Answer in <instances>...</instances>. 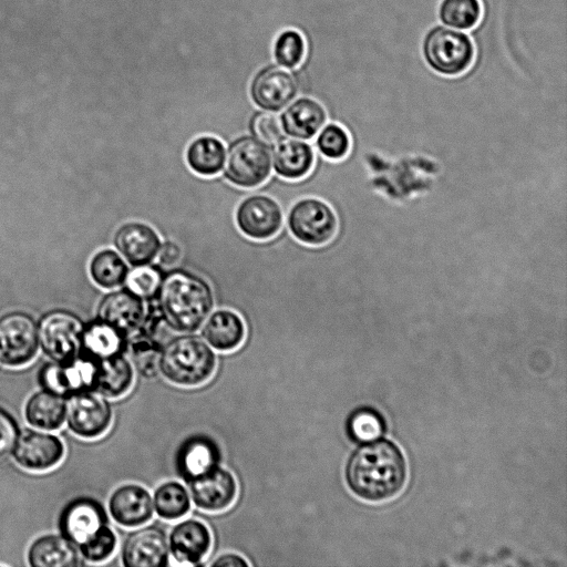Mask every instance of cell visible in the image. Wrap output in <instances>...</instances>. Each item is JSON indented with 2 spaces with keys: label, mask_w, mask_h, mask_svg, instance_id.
I'll return each mask as SVG.
<instances>
[{
  "label": "cell",
  "mask_w": 567,
  "mask_h": 567,
  "mask_svg": "<svg viewBox=\"0 0 567 567\" xmlns=\"http://www.w3.org/2000/svg\"><path fill=\"white\" fill-rule=\"evenodd\" d=\"M156 309L173 331L192 333L198 330L214 307V295L200 276L184 269L163 275L156 295Z\"/></svg>",
  "instance_id": "cell-1"
},
{
  "label": "cell",
  "mask_w": 567,
  "mask_h": 567,
  "mask_svg": "<svg viewBox=\"0 0 567 567\" xmlns=\"http://www.w3.org/2000/svg\"><path fill=\"white\" fill-rule=\"evenodd\" d=\"M406 467L401 451L380 441L358 450L349 461L347 480L354 493L369 501L396 495L405 483Z\"/></svg>",
  "instance_id": "cell-2"
},
{
  "label": "cell",
  "mask_w": 567,
  "mask_h": 567,
  "mask_svg": "<svg viewBox=\"0 0 567 567\" xmlns=\"http://www.w3.org/2000/svg\"><path fill=\"white\" fill-rule=\"evenodd\" d=\"M217 367L214 349L200 337L183 333L166 341L161 350L158 372L179 386L208 381Z\"/></svg>",
  "instance_id": "cell-3"
},
{
  "label": "cell",
  "mask_w": 567,
  "mask_h": 567,
  "mask_svg": "<svg viewBox=\"0 0 567 567\" xmlns=\"http://www.w3.org/2000/svg\"><path fill=\"white\" fill-rule=\"evenodd\" d=\"M425 63L443 76H457L466 72L475 58V47L470 35L462 30L434 25L422 41Z\"/></svg>",
  "instance_id": "cell-4"
},
{
  "label": "cell",
  "mask_w": 567,
  "mask_h": 567,
  "mask_svg": "<svg viewBox=\"0 0 567 567\" xmlns=\"http://www.w3.org/2000/svg\"><path fill=\"white\" fill-rule=\"evenodd\" d=\"M224 177L241 188H254L270 176L272 164L268 144L252 135L235 138L227 148Z\"/></svg>",
  "instance_id": "cell-5"
},
{
  "label": "cell",
  "mask_w": 567,
  "mask_h": 567,
  "mask_svg": "<svg viewBox=\"0 0 567 567\" xmlns=\"http://www.w3.org/2000/svg\"><path fill=\"white\" fill-rule=\"evenodd\" d=\"M287 224L298 241L313 247L329 244L339 227L336 210L317 197L297 200L289 209Z\"/></svg>",
  "instance_id": "cell-6"
},
{
  "label": "cell",
  "mask_w": 567,
  "mask_h": 567,
  "mask_svg": "<svg viewBox=\"0 0 567 567\" xmlns=\"http://www.w3.org/2000/svg\"><path fill=\"white\" fill-rule=\"evenodd\" d=\"M99 360L80 351L64 361H50L38 372L40 386L64 399L81 392L94 391Z\"/></svg>",
  "instance_id": "cell-7"
},
{
  "label": "cell",
  "mask_w": 567,
  "mask_h": 567,
  "mask_svg": "<svg viewBox=\"0 0 567 567\" xmlns=\"http://www.w3.org/2000/svg\"><path fill=\"white\" fill-rule=\"evenodd\" d=\"M39 347L52 361H64L80 352L84 322L72 311L54 309L39 319Z\"/></svg>",
  "instance_id": "cell-8"
},
{
  "label": "cell",
  "mask_w": 567,
  "mask_h": 567,
  "mask_svg": "<svg viewBox=\"0 0 567 567\" xmlns=\"http://www.w3.org/2000/svg\"><path fill=\"white\" fill-rule=\"evenodd\" d=\"M39 350L38 323L24 311L0 317V363L20 368L30 363Z\"/></svg>",
  "instance_id": "cell-9"
},
{
  "label": "cell",
  "mask_w": 567,
  "mask_h": 567,
  "mask_svg": "<svg viewBox=\"0 0 567 567\" xmlns=\"http://www.w3.org/2000/svg\"><path fill=\"white\" fill-rule=\"evenodd\" d=\"M113 411L106 398L95 391L65 399V420L70 431L82 439L102 436L111 426Z\"/></svg>",
  "instance_id": "cell-10"
},
{
  "label": "cell",
  "mask_w": 567,
  "mask_h": 567,
  "mask_svg": "<svg viewBox=\"0 0 567 567\" xmlns=\"http://www.w3.org/2000/svg\"><path fill=\"white\" fill-rule=\"evenodd\" d=\"M61 439L49 432L24 429L19 432L11 450L14 462L31 472H44L56 466L64 457Z\"/></svg>",
  "instance_id": "cell-11"
},
{
  "label": "cell",
  "mask_w": 567,
  "mask_h": 567,
  "mask_svg": "<svg viewBox=\"0 0 567 567\" xmlns=\"http://www.w3.org/2000/svg\"><path fill=\"white\" fill-rule=\"evenodd\" d=\"M238 229L254 240H267L276 236L284 220L280 205L270 196L257 194L243 199L236 208Z\"/></svg>",
  "instance_id": "cell-12"
},
{
  "label": "cell",
  "mask_w": 567,
  "mask_h": 567,
  "mask_svg": "<svg viewBox=\"0 0 567 567\" xmlns=\"http://www.w3.org/2000/svg\"><path fill=\"white\" fill-rule=\"evenodd\" d=\"M106 524L107 514L104 506L89 496L73 498L59 516L61 535L76 547Z\"/></svg>",
  "instance_id": "cell-13"
},
{
  "label": "cell",
  "mask_w": 567,
  "mask_h": 567,
  "mask_svg": "<svg viewBox=\"0 0 567 567\" xmlns=\"http://www.w3.org/2000/svg\"><path fill=\"white\" fill-rule=\"evenodd\" d=\"M188 484L194 505L209 513L227 509L238 494L236 477L229 470L220 465Z\"/></svg>",
  "instance_id": "cell-14"
},
{
  "label": "cell",
  "mask_w": 567,
  "mask_h": 567,
  "mask_svg": "<svg viewBox=\"0 0 567 567\" xmlns=\"http://www.w3.org/2000/svg\"><path fill=\"white\" fill-rule=\"evenodd\" d=\"M297 93L298 82L295 75L276 65L260 70L250 84L252 102L269 112H277L286 107Z\"/></svg>",
  "instance_id": "cell-15"
},
{
  "label": "cell",
  "mask_w": 567,
  "mask_h": 567,
  "mask_svg": "<svg viewBox=\"0 0 567 567\" xmlns=\"http://www.w3.org/2000/svg\"><path fill=\"white\" fill-rule=\"evenodd\" d=\"M121 559L125 567H165L169 561L167 536L156 526L141 527L125 538Z\"/></svg>",
  "instance_id": "cell-16"
},
{
  "label": "cell",
  "mask_w": 567,
  "mask_h": 567,
  "mask_svg": "<svg viewBox=\"0 0 567 567\" xmlns=\"http://www.w3.org/2000/svg\"><path fill=\"white\" fill-rule=\"evenodd\" d=\"M167 543L169 557L176 563L198 565L208 555L213 536L203 520L185 518L173 526L167 536Z\"/></svg>",
  "instance_id": "cell-17"
},
{
  "label": "cell",
  "mask_w": 567,
  "mask_h": 567,
  "mask_svg": "<svg viewBox=\"0 0 567 567\" xmlns=\"http://www.w3.org/2000/svg\"><path fill=\"white\" fill-rule=\"evenodd\" d=\"M112 518L124 527H140L153 517L152 495L143 485L126 483L116 487L107 502Z\"/></svg>",
  "instance_id": "cell-18"
},
{
  "label": "cell",
  "mask_w": 567,
  "mask_h": 567,
  "mask_svg": "<svg viewBox=\"0 0 567 567\" xmlns=\"http://www.w3.org/2000/svg\"><path fill=\"white\" fill-rule=\"evenodd\" d=\"M220 449L212 437L190 435L176 451L175 468L178 476L189 483L220 465Z\"/></svg>",
  "instance_id": "cell-19"
},
{
  "label": "cell",
  "mask_w": 567,
  "mask_h": 567,
  "mask_svg": "<svg viewBox=\"0 0 567 567\" xmlns=\"http://www.w3.org/2000/svg\"><path fill=\"white\" fill-rule=\"evenodd\" d=\"M113 244L130 265L137 267L148 265L157 257L162 241L150 225L127 221L114 233Z\"/></svg>",
  "instance_id": "cell-20"
},
{
  "label": "cell",
  "mask_w": 567,
  "mask_h": 567,
  "mask_svg": "<svg viewBox=\"0 0 567 567\" xmlns=\"http://www.w3.org/2000/svg\"><path fill=\"white\" fill-rule=\"evenodd\" d=\"M145 312L144 299L126 287L104 295L96 317L130 336L138 330Z\"/></svg>",
  "instance_id": "cell-21"
},
{
  "label": "cell",
  "mask_w": 567,
  "mask_h": 567,
  "mask_svg": "<svg viewBox=\"0 0 567 567\" xmlns=\"http://www.w3.org/2000/svg\"><path fill=\"white\" fill-rule=\"evenodd\" d=\"M324 106L315 99L300 97L281 113L279 121L282 132L298 140H311L326 124Z\"/></svg>",
  "instance_id": "cell-22"
},
{
  "label": "cell",
  "mask_w": 567,
  "mask_h": 567,
  "mask_svg": "<svg viewBox=\"0 0 567 567\" xmlns=\"http://www.w3.org/2000/svg\"><path fill=\"white\" fill-rule=\"evenodd\" d=\"M202 336L214 350L229 352L244 342L246 326L237 312L219 309L208 315L203 323Z\"/></svg>",
  "instance_id": "cell-23"
},
{
  "label": "cell",
  "mask_w": 567,
  "mask_h": 567,
  "mask_svg": "<svg viewBox=\"0 0 567 567\" xmlns=\"http://www.w3.org/2000/svg\"><path fill=\"white\" fill-rule=\"evenodd\" d=\"M316 162L310 144L298 138H280L272 150L274 171L286 179H300L307 176Z\"/></svg>",
  "instance_id": "cell-24"
},
{
  "label": "cell",
  "mask_w": 567,
  "mask_h": 567,
  "mask_svg": "<svg viewBox=\"0 0 567 567\" xmlns=\"http://www.w3.org/2000/svg\"><path fill=\"white\" fill-rule=\"evenodd\" d=\"M127 341L125 332L96 317L83 326L80 351L101 360L125 353Z\"/></svg>",
  "instance_id": "cell-25"
},
{
  "label": "cell",
  "mask_w": 567,
  "mask_h": 567,
  "mask_svg": "<svg viewBox=\"0 0 567 567\" xmlns=\"http://www.w3.org/2000/svg\"><path fill=\"white\" fill-rule=\"evenodd\" d=\"M27 557L32 567H73L82 564L76 546L61 534L38 537L29 546Z\"/></svg>",
  "instance_id": "cell-26"
},
{
  "label": "cell",
  "mask_w": 567,
  "mask_h": 567,
  "mask_svg": "<svg viewBox=\"0 0 567 567\" xmlns=\"http://www.w3.org/2000/svg\"><path fill=\"white\" fill-rule=\"evenodd\" d=\"M134 368L125 353L99 360L94 391L106 399L126 394L133 385Z\"/></svg>",
  "instance_id": "cell-27"
},
{
  "label": "cell",
  "mask_w": 567,
  "mask_h": 567,
  "mask_svg": "<svg viewBox=\"0 0 567 567\" xmlns=\"http://www.w3.org/2000/svg\"><path fill=\"white\" fill-rule=\"evenodd\" d=\"M24 416L39 430H59L65 421V399L48 390L34 392L27 401Z\"/></svg>",
  "instance_id": "cell-28"
},
{
  "label": "cell",
  "mask_w": 567,
  "mask_h": 567,
  "mask_svg": "<svg viewBox=\"0 0 567 567\" xmlns=\"http://www.w3.org/2000/svg\"><path fill=\"white\" fill-rule=\"evenodd\" d=\"M226 147L216 136L202 135L194 138L185 152L188 167L197 175L210 177L217 175L224 166Z\"/></svg>",
  "instance_id": "cell-29"
},
{
  "label": "cell",
  "mask_w": 567,
  "mask_h": 567,
  "mask_svg": "<svg viewBox=\"0 0 567 567\" xmlns=\"http://www.w3.org/2000/svg\"><path fill=\"white\" fill-rule=\"evenodd\" d=\"M153 509L165 520H177L184 517L192 506L187 488L178 481H166L159 484L153 495Z\"/></svg>",
  "instance_id": "cell-30"
},
{
  "label": "cell",
  "mask_w": 567,
  "mask_h": 567,
  "mask_svg": "<svg viewBox=\"0 0 567 567\" xmlns=\"http://www.w3.org/2000/svg\"><path fill=\"white\" fill-rule=\"evenodd\" d=\"M89 272L93 282L99 287L114 289L125 282L128 267L115 250L105 248L93 255Z\"/></svg>",
  "instance_id": "cell-31"
},
{
  "label": "cell",
  "mask_w": 567,
  "mask_h": 567,
  "mask_svg": "<svg viewBox=\"0 0 567 567\" xmlns=\"http://www.w3.org/2000/svg\"><path fill=\"white\" fill-rule=\"evenodd\" d=\"M162 347L163 343L159 341L136 331L131 339L128 338L125 353H130V361L141 377L152 379L159 373L158 361Z\"/></svg>",
  "instance_id": "cell-32"
},
{
  "label": "cell",
  "mask_w": 567,
  "mask_h": 567,
  "mask_svg": "<svg viewBox=\"0 0 567 567\" xmlns=\"http://www.w3.org/2000/svg\"><path fill=\"white\" fill-rule=\"evenodd\" d=\"M483 13L480 0H441L437 14L442 24L457 30L477 25Z\"/></svg>",
  "instance_id": "cell-33"
},
{
  "label": "cell",
  "mask_w": 567,
  "mask_h": 567,
  "mask_svg": "<svg viewBox=\"0 0 567 567\" xmlns=\"http://www.w3.org/2000/svg\"><path fill=\"white\" fill-rule=\"evenodd\" d=\"M316 146L323 157L338 162L348 156L351 148V137L343 125L329 123L318 132Z\"/></svg>",
  "instance_id": "cell-34"
},
{
  "label": "cell",
  "mask_w": 567,
  "mask_h": 567,
  "mask_svg": "<svg viewBox=\"0 0 567 567\" xmlns=\"http://www.w3.org/2000/svg\"><path fill=\"white\" fill-rule=\"evenodd\" d=\"M306 55V41L302 34L293 29L282 31L274 44V56L280 65L297 68Z\"/></svg>",
  "instance_id": "cell-35"
},
{
  "label": "cell",
  "mask_w": 567,
  "mask_h": 567,
  "mask_svg": "<svg viewBox=\"0 0 567 567\" xmlns=\"http://www.w3.org/2000/svg\"><path fill=\"white\" fill-rule=\"evenodd\" d=\"M116 546L117 536L106 524L78 547L83 559L97 564L107 560L114 554Z\"/></svg>",
  "instance_id": "cell-36"
},
{
  "label": "cell",
  "mask_w": 567,
  "mask_h": 567,
  "mask_svg": "<svg viewBox=\"0 0 567 567\" xmlns=\"http://www.w3.org/2000/svg\"><path fill=\"white\" fill-rule=\"evenodd\" d=\"M348 431L353 440L369 443L382 435L384 423L374 410L361 409L349 419Z\"/></svg>",
  "instance_id": "cell-37"
},
{
  "label": "cell",
  "mask_w": 567,
  "mask_h": 567,
  "mask_svg": "<svg viewBox=\"0 0 567 567\" xmlns=\"http://www.w3.org/2000/svg\"><path fill=\"white\" fill-rule=\"evenodd\" d=\"M163 274L157 266L143 265L134 267L126 277L127 288L144 298H152L156 295L161 285Z\"/></svg>",
  "instance_id": "cell-38"
},
{
  "label": "cell",
  "mask_w": 567,
  "mask_h": 567,
  "mask_svg": "<svg viewBox=\"0 0 567 567\" xmlns=\"http://www.w3.org/2000/svg\"><path fill=\"white\" fill-rule=\"evenodd\" d=\"M251 135L266 144H276L282 136L279 117L269 112H256L249 120Z\"/></svg>",
  "instance_id": "cell-39"
},
{
  "label": "cell",
  "mask_w": 567,
  "mask_h": 567,
  "mask_svg": "<svg viewBox=\"0 0 567 567\" xmlns=\"http://www.w3.org/2000/svg\"><path fill=\"white\" fill-rule=\"evenodd\" d=\"M19 432L17 420L0 406V458L11 453Z\"/></svg>",
  "instance_id": "cell-40"
},
{
  "label": "cell",
  "mask_w": 567,
  "mask_h": 567,
  "mask_svg": "<svg viewBox=\"0 0 567 567\" xmlns=\"http://www.w3.org/2000/svg\"><path fill=\"white\" fill-rule=\"evenodd\" d=\"M157 257L161 265L166 267L174 266L182 257L181 247L174 241H164L159 247Z\"/></svg>",
  "instance_id": "cell-41"
},
{
  "label": "cell",
  "mask_w": 567,
  "mask_h": 567,
  "mask_svg": "<svg viewBox=\"0 0 567 567\" xmlns=\"http://www.w3.org/2000/svg\"><path fill=\"white\" fill-rule=\"evenodd\" d=\"M212 566H249V561L239 554L236 553H225L216 557L215 560L210 563Z\"/></svg>",
  "instance_id": "cell-42"
}]
</instances>
